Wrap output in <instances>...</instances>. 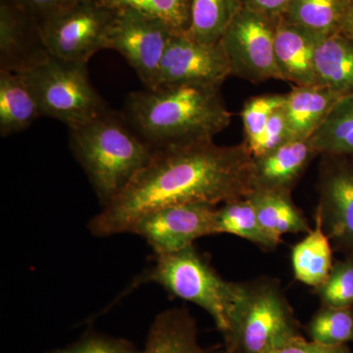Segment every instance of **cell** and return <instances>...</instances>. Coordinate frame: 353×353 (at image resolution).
<instances>
[{
	"instance_id": "obj_3",
	"label": "cell",
	"mask_w": 353,
	"mask_h": 353,
	"mask_svg": "<svg viewBox=\"0 0 353 353\" xmlns=\"http://www.w3.org/2000/svg\"><path fill=\"white\" fill-rule=\"evenodd\" d=\"M69 132L70 148L101 208L124 192L155 152L128 124L123 114L110 110Z\"/></svg>"
},
{
	"instance_id": "obj_2",
	"label": "cell",
	"mask_w": 353,
	"mask_h": 353,
	"mask_svg": "<svg viewBox=\"0 0 353 353\" xmlns=\"http://www.w3.org/2000/svg\"><path fill=\"white\" fill-rule=\"evenodd\" d=\"M122 114L155 150L213 141L232 119L219 88L190 85L131 92Z\"/></svg>"
},
{
	"instance_id": "obj_4",
	"label": "cell",
	"mask_w": 353,
	"mask_h": 353,
	"mask_svg": "<svg viewBox=\"0 0 353 353\" xmlns=\"http://www.w3.org/2000/svg\"><path fill=\"white\" fill-rule=\"evenodd\" d=\"M223 336L233 353H273L303 338L280 285L266 279L243 284Z\"/></svg>"
},
{
	"instance_id": "obj_6",
	"label": "cell",
	"mask_w": 353,
	"mask_h": 353,
	"mask_svg": "<svg viewBox=\"0 0 353 353\" xmlns=\"http://www.w3.org/2000/svg\"><path fill=\"white\" fill-rule=\"evenodd\" d=\"M23 74L38 97L41 115L82 127L109 110L88 79L87 64L53 57Z\"/></svg>"
},
{
	"instance_id": "obj_18",
	"label": "cell",
	"mask_w": 353,
	"mask_h": 353,
	"mask_svg": "<svg viewBox=\"0 0 353 353\" xmlns=\"http://www.w3.org/2000/svg\"><path fill=\"white\" fill-rule=\"evenodd\" d=\"M141 353H205L197 340L196 323L189 311L172 308L153 320Z\"/></svg>"
},
{
	"instance_id": "obj_16",
	"label": "cell",
	"mask_w": 353,
	"mask_h": 353,
	"mask_svg": "<svg viewBox=\"0 0 353 353\" xmlns=\"http://www.w3.org/2000/svg\"><path fill=\"white\" fill-rule=\"evenodd\" d=\"M343 97L322 85L294 88L284 104L290 141L310 139Z\"/></svg>"
},
{
	"instance_id": "obj_32",
	"label": "cell",
	"mask_w": 353,
	"mask_h": 353,
	"mask_svg": "<svg viewBox=\"0 0 353 353\" xmlns=\"http://www.w3.org/2000/svg\"><path fill=\"white\" fill-rule=\"evenodd\" d=\"M39 22L82 0H12Z\"/></svg>"
},
{
	"instance_id": "obj_31",
	"label": "cell",
	"mask_w": 353,
	"mask_h": 353,
	"mask_svg": "<svg viewBox=\"0 0 353 353\" xmlns=\"http://www.w3.org/2000/svg\"><path fill=\"white\" fill-rule=\"evenodd\" d=\"M289 141V132H288L284 106H283V108L274 111L270 119L267 123L263 139H262L261 146H260L259 152L256 157H262V155L272 152V150L284 145L285 143Z\"/></svg>"
},
{
	"instance_id": "obj_30",
	"label": "cell",
	"mask_w": 353,
	"mask_h": 353,
	"mask_svg": "<svg viewBox=\"0 0 353 353\" xmlns=\"http://www.w3.org/2000/svg\"><path fill=\"white\" fill-rule=\"evenodd\" d=\"M59 353H141L131 341L108 334L87 332L71 345L58 350Z\"/></svg>"
},
{
	"instance_id": "obj_33",
	"label": "cell",
	"mask_w": 353,
	"mask_h": 353,
	"mask_svg": "<svg viewBox=\"0 0 353 353\" xmlns=\"http://www.w3.org/2000/svg\"><path fill=\"white\" fill-rule=\"evenodd\" d=\"M273 353H352L347 345H326L307 341L303 338L297 339L285 347Z\"/></svg>"
},
{
	"instance_id": "obj_8",
	"label": "cell",
	"mask_w": 353,
	"mask_h": 353,
	"mask_svg": "<svg viewBox=\"0 0 353 353\" xmlns=\"http://www.w3.org/2000/svg\"><path fill=\"white\" fill-rule=\"evenodd\" d=\"M175 31L163 21L131 8L115 9L105 50L119 52L146 88L157 79L165 50Z\"/></svg>"
},
{
	"instance_id": "obj_19",
	"label": "cell",
	"mask_w": 353,
	"mask_h": 353,
	"mask_svg": "<svg viewBox=\"0 0 353 353\" xmlns=\"http://www.w3.org/2000/svg\"><path fill=\"white\" fill-rule=\"evenodd\" d=\"M318 85L341 95L353 94V39L343 32L325 37L315 53Z\"/></svg>"
},
{
	"instance_id": "obj_1",
	"label": "cell",
	"mask_w": 353,
	"mask_h": 353,
	"mask_svg": "<svg viewBox=\"0 0 353 353\" xmlns=\"http://www.w3.org/2000/svg\"><path fill=\"white\" fill-rule=\"evenodd\" d=\"M253 157L245 145L213 141L170 146L154 154L124 192L90 220L97 238L129 234L139 218L181 204L217 205L254 192Z\"/></svg>"
},
{
	"instance_id": "obj_37",
	"label": "cell",
	"mask_w": 353,
	"mask_h": 353,
	"mask_svg": "<svg viewBox=\"0 0 353 353\" xmlns=\"http://www.w3.org/2000/svg\"><path fill=\"white\" fill-rule=\"evenodd\" d=\"M46 353H59V352H58V350H52V352H46Z\"/></svg>"
},
{
	"instance_id": "obj_28",
	"label": "cell",
	"mask_w": 353,
	"mask_h": 353,
	"mask_svg": "<svg viewBox=\"0 0 353 353\" xmlns=\"http://www.w3.org/2000/svg\"><path fill=\"white\" fill-rule=\"evenodd\" d=\"M287 94H268L253 97L246 101L241 117L245 128V145L252 157L259 154L267 123L272 114L283 108Z\"/></svg>"
},
{
	"instance_id": "obj_27",
	"label": "cell",
	"mask_w": 353,
	"mask_h": 353,
	"mask_svg": "<svg viewBox=\"0 0 353 353\" xmlns=\"http://www.w3.org/2000/svg\"><path fill=\"white\" fill-rule=\"evenodd\" d=\"M112 9L131 8L163 21L176 32L190 25V0H99Z\"/></svg>"
},
{
	"instance_id": "obj_25",
	"label": "cell",
	"mask_w": 353,
	"mask_h": 353,
	"mask_svg": "<svg viewBox=\"0 0 353 353\" xmlns=\"http://www.w3.org/2000/svg\"><path fill=\"white\" fill-rule=\"evenodd\" d=\"M309 141L317 153L353 154V94L334 104Z\"/></svg>"
},
{
	"instance_id": "obj_13",
	"label": "cell",
	"mask_w": 353,
	"mask_h": 353,
	"mask_svg": "<svg viewBox=\"0 0 353 353\" xmlns=\"http://www.w3.org/2000/svg\"><path fill=\"white\" fill-rule=\"evenodd\" d=\"M317 211L330 240L353 256V167L340 165L327 174Z\"/></svg>"
},
{
	"instance_id": "obj_35",
	"label": "cell",
	"mask_w": 353,
	"mask_h": 353,
	"mask_svg": "<svg viewBox=\"0 0 353 353\" xmlns=\"http://www.w3.org/2000/svg\"><path fill=\"white\" fill-rule=\"evenodd\" d=\"M341 32L353 39V0L350 1V7H348L347 16H345V22L341 28Z\"/></svg>"
},
{
	"instance_id": "obj_29",
	"label": "cell",
	"mask_w": 353,
	"mask_h": 353,
	"mask_svg": "<svg viewBox=\"0 0 353 353\" xmlns=\"http://www.w3.org/2000/svg\"><path fill=\"white\" fill-rule=\"evenodd\" d=\"M316 290L323 306L353 307V256L334 263L328 278Z\"/></svg>"
},
{
	"instance_id": "obj_5",
	"label": "cell",
	"mask_w": 353,
	"mask_h": 353,
	"mask_svg": "<svg viewBox=\"0 0 353 353\" xmlns=\"http://www.w3.org/2000/svg\"><path fill=\"white\" fill-rule=\"evenodd\" d=\"M145 283L159 285L173 296L204 309L222 334L243 292V284L221 278L194 245L155 254L152 266L134 285Z\"/></svg>"
},
{
	"instance_id": "obj_12",
	"label": "cell",
	"mask_w": 353,
	"mask_h": 353,
	"mask_svg": "<svg viewBox=\"0 0 353 353\" xmlns=\"http://www.w3.org/2000/svg\"><path fill=\"white\" fill-rule=\"evenodd\" d=\"M50 57L39 21L12 0H0V71L26 73Z\"/></svg>"
},
{
	"instance_id": "obj_26",
	"label": "cell",
	"mask_w": 353,
	"mask_h": 353,
	"mask_svg": "<svg viewBox=\"0 0 353 353\" xmlns=\"http://www.w3.org/2000/svg\"><path fill=\"white\" fill-rule=\"evenodd\" d=\"M311 341L326 345H347L353 341V307L323 306L309 322Z\"/></svg>"
},
{
	"instance_id": "obj_9",
	"label": "cell",
	"mask_w": 353,
	"mask_h": 353,
	"mask_svg": "<svg viewBox=\"0 0 353 353\" xmlns=\"http://www.w3.org/2000/svg\"><path fill=\"white\" fill-rule=\"evenodd\" d=\"M275 22L246 7L236 13L220 41L233 75L252 83L283 80L276 60Z\"/></svg>"
},
{
	"instance_id": "obj_24",
	"label": "cell",
	"mask_w": 353,
	"mask_h": 353,
	"mask_svg": "<svg viewBox=\"0 0 353 353\" xmlns=\"http://www.w3.org/2000/svg\"><path fill=\"white\" fill-rule=\"evenodd\" d=\"M219 234L240 236L265 250H274L282 241L265 231L248 196L226 202L216 210L215 234Z\"/></svg>"
},
{
	"instance_id": "obj_15",
	"label": "cell",
	"mask_w": 353,
	"mask_h": 353,
	"mask_svg": "<svg viewBox=\"0 0 353 353\" xmlns=\"http://www.w3.org/2000/svg\"><path fill=\"white\" fill-rule=\"evenodd\" d=\"M316 154L309 139H292L262 157L253 158L254 190L290 192Z\"/></svg>"
},
{
	"instance_id": "obj_11",
	"label": "cell",
	"mask_w": 353,
	"mask_h": 353,
	"mask_svg": "<svg viewBox=\"0 0 353 353\" xmlns=\"http://www.w3.org/2000/svg\"><path fill=\"white\" fill-rule=\"evenodd\" d=\"M216 210L205 203L167 206L139 218L129 234L141 236L154 254L180 252L197 239L215 234Z\"/></svg>"
},
{
	"instance_id": "obj_34",
	"label": "cell",
	"mask_w": 353,
	"mask_h": 353,
	"mask_svg": "<svg viewBox=\"0 0 353 353\" xmlns=\"http://www.w3.org/2000/svg\"><path fill=\"white\" fill-rule=\"evenodd\" d=\"M243 7L273 20L284 15L290 0H241Z\"/></svg>"
},
{
	"instance_id": "obj_23",
	"label": "cell",
	"mask_w": 353,
	"mask_h": 353,
	"mask_svg": "<svg viewBox=\"0 0 353 353\" xmlns=\"http://www.w3.org/2000/svg\"><path fill=\"white\" fill-rule=\"evenodd\" d=\"M243 7L241 0H190V25L185 34L201 43H218Z\"/></svg>"
},
{
	"instance_id": "obj_22",
	"label": "cell",
	"mask_w": 353,
	"mask_h": 353,
	"mask_svg": "<svg viewBox=\"0 0 353 353\" xmlns=\"http://www.w3.org/2000/svg\"><path fill=\"white\" fill-rule=\"evenodd\" d=\"M352 0H290L285 21L325 38L341 32Z\"/></svg>"
},
{
	"instance_id": "obj_21",
	"label": "cell",
	"mask_w": 353,
	"mask_h": 353,
	"mask_svg": "<svg viewBox=\"0 0 353 353\" xmlns=\"http://www.w3.org/2000/svg\"><path fill=\"white\" fill-rule=\"evenodd\" d=\"M261 226L281 241L285 234L308 233L307 219L290 196V192L254 190L248 196Z\"/></svg>"
},
{
	"instance_id": "obj_20",
	"label": "cell",
	"mask_w": 353,
	"mask_h": 353,
	"mask_svg": "<svg viewBox=\"0 0 353 353\" xmlns=\"http://www.w3.org/2000/svg\"><path fill=\"white\" fill-rule=\"evenodd\" d=\"M330 241L317 211L314 229L292 250V270L297 281L315 289L326 281L334 265Z\"/></svg>"
},
{
	"instance_id": "obj_36",
	"label": "cell",
	"mask_w": 353,
	"mask_h": 353,
	"mask_svg": "<svg viewBox=\"0 0 353 353\" xmlns=\"http://www.w3.org/2000/svg\"><path fill=\"white\" fill-rule=\"evenodd\" d=\"M209 353H233L231 352H229V350H226V348H219V350H213V352H209Z\"/></svg>"
},
{
	"instance_id": "obj_17",
	"label": "cell",
	"mask_w": 353,
	"mask_h": 353,
	"mask_svg": "<svg viewBox=\"0 0 353 353\" xmlns=\"http://www.w3.org/2000/svg\"><path fill=\"white\" fill-rule=\"evenodd\" d=\"M41 115L38 97L21 73L0 71V134L11 136L28 129Z\"/></svg>"
},
{
	"instance_id": "obj_14",
	"label": "cell",
	"mask_w": 353,
	"mask_h": 353,
	"mask_svg": "<svg viewBox=\"0 0 353 353\" xmlns=\"http://www.w3.org/2000/svg\"><path fill=\"white\" fill-rule=\"evenodd\" d=\"M322 37L280 17L275 22V54L283 80L297 87L318 85L315 53Z\"/></svg>"
},
{
	"instance_id": "obj_10",
	"label": "cell",
	"mask_w": 353,
	"mask_h": 353,
	"mask_svg": "<svg viewBox=\"0 0 353 353\" xmlns=\"http://www.w3.org/2000/svg\"><path fill=\"white\" fill-rule=\"evenodd\" d=\"M231 75V64L220 41L201 43L185 32H175L165 50L152 88L176 85L219 88Z\"/></svg>"
},
{
	"instance_id": "obj_7",
	"label": "cell",
	"mask_w": 353,
	"mask_h": 353,
	"mask_svg": "<svg viewBox=\"0 0 353 353\" xmlns=\"http://www.w3.org/2000/svg\"><path fill=\"white\" fill-rule=\"evenodd\" d=\"M114 13L99 0H82L39 22L51 57L88 64L94 53L105 50Z\"/></svg>"
}]
</instances>
